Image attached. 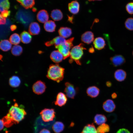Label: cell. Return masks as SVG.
Instances as JSON below:
<instances>
[{"label": "cell", "mask_w": 133, "mask_h": 133, "mask_svg": "<svg viewBox=\"0 0 133 133\" xmlns=\"http://www.w3.org/2000/svg\"><path fill=\"white\" fill-rule=\"evenodd\" d=\"M110 127L107 124L103 123L99 126L97 129V133H106L110 131Z\"/></svg>", "instance_id": "cell-32"}, {"label": "cell", "mask_w": 133, "mask_h": 133, "mask_svg": "<svg viewBox=\"0 0 133 133\" xmlns=\"http://www.w3.org/2000/svg\"><path fill=\"white\" fill-rule=\"evenodd\" d=\"M110 60L111 64L114 67H117L122 65L125 62V58L122 55H116L111 57Z\"/></svg>", "instance_id": "cell-7"}, {"label": "cell", "mask_w": 133, "mask_h": 133, "mask_svg": "<svg viewBox=\"0 0 133 133\" xmlns=\"http://www.w3.org/2000/svg\"><path fill=\"white\" fill-rule=\"evenodd\" d=\"M80 133H97L95 126L93 124H88L86 125L83 128Z\"/></svg>", "instance_id": "cell-24"}, {"label": "cell", "mask_w": 133, "mask_h": 133, "mask_svg": "<svg viewBox=\"0 0 133 133\" xmlns=\"http://www.w3.org/2000/svg\"><path fill=\"white\" fill-rule=\"evenodd\" d=\"M106 85L108 87H110L112 86V83L111 82L108 81L106 82Z\"/></svg>", "instance_id": "cell-42"}, {"label": "cell", "mask_w": 133, "mask_h": 133, "mask_svg": "<svg viewBox=\"0 0 133 133\" xmlns=\"http://www.w3.org/2000/svg\"><path fill=\"white\" fill-rule=\"evenodd\" d=\"M72 19L73 18L71 17H68V20L69 21H70L72 23Z\"/></svg>", "instance_id": "cell-45"}, {"label": "cell", "mask_w": 133, "mask_h": 133, "mask_svg": "<svg viewBox=\"0 0 133 133\" xmlns=\"http://www.w3.org/2000/svg\"><path fill=\"white\" fill-rule=\"evenodd\" d=\"M89 51L91 53L93 52L94 51V49L92 48H91L89 50Z\"/></svg>", "instance_id": "cell-44"}, {"label": "cell", "mask_w": 133, "mask_h": 133, "mask_svg": "<svg viewBox=\"0 0 133 133\" xmlns=\"http://www.w3.org/2000/svg\"><path fill=\"white\" fill-rule=\"evenodd\" d=\"M46 87L45 83L41 81H38L33 84L32 89L35 94L40 95L45 91Z\"/></svg>", "instance_id": "cell-8"}, {"label": "cell", "mask_w": 133, "mask_h": 133, "mask_svg": "<svg viewBox=\"0 0 133 133\" xmlns=\"http://www.w3.org/2000/svg\"><path fill=\"white\" fill-rule=\"evenodd\" d=\"M10 3L8 0H0V10L1 12L5 10H8L10 7Z\"/></svg>", "instance_id": "cell-33"}, {"label": "cell", "mask_w": 133, "mask_h": 133, "mask_svg": "<svg viewBox=\"0 0 133 133\" xmlns=\"http://www.w3.org/2000/svg\"><path fill=\"white\" fill-rule=\"evenodd\" d=\"M26 9L32 7L35 4V0H16Z\"/></svg>", "instance_id": "cell-26"}, {"label": "cell", "mask_w": 133, "mask_h": 133, "mask_svg": "<svg viewBox=\"0 0 133 133\" xmlns=\"http://www.w3.org/2000/svg\"><path fill=\"white\" fill-rule=\"evenodd\" d=\"M50 57L53 62L56 63L61 62L64 59L63 55L58 50L52 51L50 54Z\"/></svg>", "instance_id": "cell-15"}, {"label": "cell", "mask_w": 133, "mask_h": 133, "mask_svg": "<svg viewBox=\"0 0 133 133\" xmlns=\"http://www.w3.org/2000/svg\"><path fill=\"white\" fill-rule=\"evenodd\" d=\"M94 39V34L91 31L86 32L81 36V40L84 43L88 44L91 43Z\"/></svg>", "instance_id": "cell-14"}, {"label": "cell", "mask_w": 133, "mask_h": 133, "mask_svg": "<svg viewBox=\"0 0 133 133\" xmlns=\"http://www.w3.org/2000/svg\"><path fill=\"white\" fill-rule=\"evenodd\" d=\"M20 37L21 41L24 44L30 43L32 39V37L30 34L25 31L21 33L20 35Z\"/></svg>", "instance_id": "cell-25"}, {"label": "cell", "mask_w": 133, "mask_h": 133, "mask_svg": "<svg viewBox=\"0 0 133 133\" xmlns=\"http://www.w3.org/2000/svg\"><path fill=\"white\" fill-rule=\"evenodd\" d=\"M21 83L20 80L17 76H14L10 78L9 80L10 85L12 87L16 88L18 87Z\"/></svg>", "instance_id": "cell-29"}, {"label": "cell", "mask_w": 133, "mask_h": 133, "mask_svg": "<svg viewBox=\"0 0 133 133\" xmlns=\"http://www.w3.org/2000/svg\"><path fill=\"white\" fill-rule=\"evenodd\" d=\"M86 92L87 95L90 97L92 98H95L99 95L100 90L96 86H93L88 88Z\"/></svg>", "instance_id": "cell-16"}, {"label": "cell", "mask_w": 133, "mask_h": 133, "mask_svg": "<svg viewBox=\"0 0 133 133\" xmlns=\"http://www.w3.org/2000/svg\"><path fill=\"white\" fill-rule=\"evenodd\" d=\"M68 7L70 13L73 14H76L79 12L80 5L78 2L73 1L68 4Z\"/></svg>", "instance_id": "cell-19"}, {"label": "cell", "mask_w": 133, "mask_h": 133, "mask_svg": "<svg viewBox=\"0 0 133 133\" xmlns=\"http://www.w3.org/2000/svg\"><path fill=\"white\" fill-rule=\"evenodd\" d=\"M67 100L66 95L63 93L60 92L58 93L57 96L54 104L56 105L62 107L66 104Z\"/></svg>", "instance_id": "cell-10"}, {"label": "cell", "mask_w": 133, "mask_h": 133, "mask_svg": "<svg viewBox=\"0 0 133 133\" xmlns=\"http://www.w3.org/2000/svg\"><path fill=\"white\" fill-rule=\"evenodd\" d=\"M93 43L95 48L98 50L103 49L106 45L104 39L101 37L96 38L94 40Z\"/></svg>", "instance_id": "cell-18"}, {"label": "cell", "mask_w": 133, "mask_h": 133, "mask_svg": "<svg viewBox=\"0 0 133 133\" xmlns=\"http://www.w3.org/2000/svg\"><path fill=\"white\" fill-rule=\"evenodd\" d=\"M65 69L59 64H51L48 69L47 77L49 79L59 83L63 79Z\"/></svg>", "instance_id": "cell-2"}, {"label": "cell", "mask_w": 133, "mask_h": 133, "mask_svg": "<svg viewBox=\"0 0 133 133\" xmlns=\"http://www.w3.org/2000/svg\"><path fill=\"white\" fill-rule=\"evenodd\" d=\"M102 108L105 112L111 113L115 110L116 108V105L113 100L110 99H108L103 102Z\"/></svg>", "instance_id": "cell-9"}, {"label": "cell", "mask_w": 133, "mask_h": 133, "mask_svg": "<svg viewBox=\"0 0 133 133\" xmlns=\"http://www.w3.org/2000/svg\"><path fill=\"white\" fill-rule=\"evenodd\" d=\"M126 28L130 31H133V18L129 17L127 18L125 22Z\"/></svg>", "instance_id": "cell-34"}, {"label": "cell", "mask_w": 133, "mask_h": 133, "mask_svg": "<svg viewBox=\"0 0 133 133\" xmlns=\"http://www.w3.org/2000/svg\"><path fill=\"white\" fill-rule=\"evenodd\" d=\"M12 47L11 43L7 40H2L0 42V49L3 51H6L9 50Z\"/></svg>", "instance_id": "cell-27"}, {"label": "cell", "mask_w": 133, "mask_h": 133, "mask_svg": "<svg viewBox=\"0 0 133 133\" xmlns=\"http://www.w3.org/2000/svg\"><path fill=\"white\" fill-rule=\"evenodd\" d=\"M84 46V44L81 43L72 48L70 51L69 62L71 63L74 61L77 64L81 65L80 60L83 54V50L86 49Z\"/></svg>", "instance_id": "cell-3"}, {"label": "cell", "mask_w": 133, "mask_h": 133, "mask_svg": "<svg viewBox=\"0 0 133 133\" xmlns=\"http://www.w3.org/2000/svg\"><path fill=\"white\" fill-rule=\"evenodd\" d=\"M17 28L16 26L15 25H12L11 26L10 29L12 31H13L15 30Z\"/></svg>", "instance_id": "cell-41"}, {"label": "cell", "mask_w": 133, "mask_h": 133, "mask_svg": "<svg viewBox=\"0 0 133 133\" xmlns=\"http://www.w3.org/2000/svg\"><path fill=\"white\" fill-rule=\"evenodd\" d=\"M114 76L115 78L116 81L119 82H122L126 78L127 74L124 70L119 69L115 71Z\"/></svg>", "instance_id": "cell-12"}, {"label": "cell", "mask_w": 133, "mask_h": 133, "mask_svg": "<svg viewBox=\"0 0 133 133\" xmlns=\"http://www.w3.org/2000/svg\"><path fill=\"white\" fill-rule=\"evenodd\" d=\"M132 54H133V52H132Z\"/></svg>", "instance_id": "cell-47"}, {"label": "cell", "mask_w": 133, "mask_h": 133, "mask_svg": "<svg viewBox=\"0 0 133 133\" xmlns=\"http://www.w3.org/2000/svg\"><path fill=\"white\" fill-rule=\"evenodd\" d=\"M126 9L127 12L130 14H133V2L127 3L126 5Z\"/></svg>", "instance_id": "cell-35"}, {"label": "cell", "mask_w": 133, "mask_h": 133, "mask_svg": "<svg viewBox=\"0 0 133 133\" xmlns=\"http://www.w3.org/2000/svg\"><path fill=\"white\" fill-rule=\"evenodd\" d=\"M63 14L61 11L58 9H54L51 12L50 17L54 20L58 21L61 20L63 17Z\"/></svg>", "instance_id": "cell-21"}, {"label": "cell", "mask_w": 133, "mask_h": 133, "mask_svg": "<svg viewBox=\"0 0 133 133\" xmlns=\"http://www.w3.org/2000/svg\"><path fill=\"white\" fill-rule=\"evenodd\" d=\"M94 120L95 123L99 125L105 123L107 121V118L103 115L97 114L95 116Z\"/></svg>", "instance_id": "cell-23"}, {"label": "cell", "mask_w": 133, "mask_h": 133, "mask_svg": "<svg viewBox=\"0 0 133 133\" xmlns=\"http://www.w3.org/2000/svg\"><path fill=\"white\" fill-rule=\"evenodd\" d=\"M11 13L10 11L5 10L1 12L0 15L3 17L6 18L9 16Z\"/></svg>", "instance_id": "cell-36"}, {"label": "cell", "mask_w": 133, "mask_h": 133, "mask_svg": "<svg viewBox=\"0 0 133 133\" xmlns=\"http://www.w3.org/2000/svg\"><path fill=\"white\" fill-rule=\"evenodd\" d=\"M65 128L64 125L62 122L56 121L53 125L52 129L55 133H60L63 131Z\"/></svg>", "instance_id": "cell-28"}, {"label": "cell", "mask_w": 133, "mask_h": 133, "mask_svg": "<svg viewBox=\"0 0 133 133\" xmlns=\"http://www.w3.org/2000/svg\"><path fill=\"white\" fill-rule=\"evenodd\" d=\"M65 85L64 92L67 97L71 99H74L78 91L77 88L72 84L68 82L66 83Z\"/></svg>", "instance_id": "cell-6"}, {"label": "cell", "mask_w": 133, "mask_h": 133, "mask_svg": "<svg viewBox=\"0 0 133 133\" xmlns=\"http://www.w3.org/2000/svg\"><path fill=\"white\" fill-rule=\"evenodd\" d=\"M55 112L53 109L45 108L41 112V115L43 120L45 122L52 121L55 118Z\"/></svg>", "instance_id": "cell-5"}, {"label": "cell", "mask_w": 133, "mask_h": 133, "mask_svg": "<svg viewBox=\"0 0 133 133\" xmlns=\"http://www.w3.org/2000/svg\"><path fill=\"white\" fill-rule=\"evenodd\" d=\"M36 17L37 19L39 22L43 23H45L48 20L49 14L46 10L43 9L38 12Z\"/></svg>", "instance_id": "cell-13"}, {"label": "cell", "mask_w": 133, "mask_h": 133, "mask_svg": "<svg viewBox=\"0 0 133 133\" xmlns=\"http://www.w3.org/2000/svg\"><path fill=\"white\" fill-rule=\"evenodd\" d=\"M111 97L112 99H115L117 97V95L115 92H114L112 94Z\"/></svg>", "instance_id": "cell-43"}, {"label": "cell", "mask_w": 133, "mask_h": 133, "mask_svg": "<svg viewBox=\"0 0 133 133\" xmlns=\"http://www.w3.org/2000/svg\"><path fill=\"white\" fill-rule=\"evenodd\" d=\"M40 31V26L37 23L34 22L30 24L29 28V32L31 35H37L39 33Z\"/></svg>", "instance_id": "cell-17"}, {"label": "cell", "mask_w": 133, "mask_h": 133, "mask_svg": "<svg viewBox=\"0 0 133 133\" xmlns=\"http://www.w3.org/2000/svg\"><path fill=\"white\" fill-rule=\"evenodd\" d=\"M0 25H4L6 23V20L5 18L3 17L0 15Z\"/></svg>", "instance_id": "cell-38"}, {"label": "cell", "mask_w": 133, "mask_h": 133, "mask_svg": "<svg viewBox=\"0 0 133 133\" xmlns=\"http://www.w3.org/2000/svg\"><path fill=\"white\" fill-rule=\"evenodd\" d=\"M116 133H131L127 129L123 128L119 129Z\"/></svg>", "instance_id": "cell-37"}, {"label": "cell", "mask_w": 133, "mask_h": 133, "mask_svg": "<svg viewBox=\"0 0 133 133\" xmlns=\"http://www.w3.org/2000/svg\"><path fill=\"white\" fill-rule=\"evenodd\" d=\"M4 126V124L3 122L2 119H0V131H1L2 130Z\"/></svg>", "instance_id": "cell-39"}, {"label": "cell", "mask_w": 133, "mask_h": 133, "mask_svg": "<svg viewBox=\"0 0 133 133\" xmlns=\"http://www.w3.org/2000/svg\"><path fill=\"white\" fill-rule=\"evenodd\" d=\"M88 1H95V0H99V1H100V0H88Z\"/></svg>", "instance_id": "cell-46"}, {"label": "cell", "mask_w": 133, "mask_h": 133, "mask_svg": "<svg viewBox=\"0 0 133 133\" xmlns=\"http://www.w3.org/2000/svg\"><path fill=\"white\" fill-rule=\"evenodd\" d=\"M74 39V38L72 37L66 40L63 44L55 47V48L62 54L64 59L70 56V50L73 46V42Z\"/></svg>", "instance_id": "cell-4"}, {"label": "cell", "mask_w": 133, "mask_h": 133, "mask_svg": "<svg viewBox=\"0 0 133 133\" xmlns=\"http://www.w3.org/2000/svg\"><path fill=\"white\" fill-rule=\"evenodd\" d=\"M58 32L60 36L64 38L69 37L71 34V29L67 27H61L59 30Z\"/></svg>", "instance_id": "cell-20"}, {"label": "cell", "mask_w": 133, "mask_h": 133, "mask_svg": "<svg viewBox=\"0 0 133 133\" xmlns=\"http://www.w3.org/2000/svg\"><path fill=\"white\" fill-rule=\"evenodd\" d=\"M65 38L60 36H58L53 38L50 41H48L45 43L46 46L49 47L54 45L55 46L63 44L66 41Z\"/></svg>", "instance_id": "cell-11"}, {"label": "cell", "mask_w": 133, "mask_h": 133, "mask_svg": "<svg viewBox=\"0 0 133 133\" xmlns=\"http://www.w3.org/2000/svg\"><path fill=\"white\" fill-rule=\"evenodd\" d=\"M21 40L20 36L18 34L16 33L12 34L9 38L11 44L15 45L19 44Z\"/></svg>", "instance_id": "cell-30"}, {"label": "cell", "mask_w": 133, "mask_h": 133, "mask_svg": "<svg viewBox=\"0 0 133 133\" xmlns=\"http://www.w3.org/2000/svg\"><path fill=\"white\" fill-rule=\"evenodd\" d=\"M23 51L22 47L19 45H15L12 48L11 52L15 56H17L20 55Z\"/></svg>", "instance_id": "cell-31"}, {"label": "cell", "mask_w": 133, "mask_h": 133, "mask_svg": "<svg viewBox=\"0 0 133 133\" xmlns=\"http://www.w3.org/2000/svg\"><path fill=\"white\" fill-rule=\"evenodd\" d=\"M44 27L46 31L52 32L55 31L56 25L54 21L50 20L44 23Z\"/></svg>", "instance_id": "cell-22"}, {"label": "cell", "mask_w": 133, "mask_h": 133, "mask_svg": "<svg viewBox=\"0 0 133 133\" xmlns=\"http://www.w3.org/2000/svg\"><path fill=\"white\" fill-rule=\"evenodd\" d=\"M39 133H50L48 130L44 129L42 130Z\"/></svg>", "instance_id": "cell-40"}, {"label": "cell", "mask_w": 133, "mask_h": 133, "mask_svg": "<svg viewBox=\"0 0 133 133\" xmlns=\"http://www.w3.org/2000/svg\"><path fill=\"white\" fill-rule=\"evenodd\" d=\"M26 114L23 108L19 106L18 104L16 103L11 106L8 113L2 119L4 126L9 127L14 124L18 123L24 119Z\"/></svg>", "instance_id": "cell-1"}]
</instances>
